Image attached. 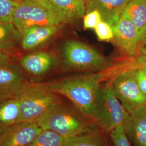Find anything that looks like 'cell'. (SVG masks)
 <instances>
[{
    "mask_svg": "<svg viewBox=\"0 0 146 146\" xmlns=\"http://www.w3.org/2000/svg\"><path fill=\"white\" fill-rule=\"evenodd\" d=\"M13 23L21 35L31 27L62 26L69 22L49 0H23L16 8Z\"/></svg>",
    "mask_w": 146,
    "mask_h": 146,
    "instance_id": "3957f363",
    "label": "cell"
},
{
    "mask_svg": "<svg viewBox=\"0 0 146 146\" xmlns=\"http://www.w3.org/2000/svg\"><path fill=\"white\" fill-rule=\"evenodd\" d=\"M22 68L13 62L0 66V102L17 98L29 84Z\"/></svg>",
    "mask_w": 146,
    "mask_h": 146,
    "instance_id": "ba28073f",
    "label": "cell"
},
{
    "mask_svg": "<svg viewBox=\"0 0 146 146\" xmlns=\"http://www.w3.org/2000/svg\"><path fill=\"white\" fill-rule=\"evenodd\" d=\"M69 22L84 17L86 13L87 0H49Z\"/></svg>",
    "mask_w": 146,
    "mask_h": 146,
    "instance_id": "2e32d148",
    "label": "cell"
},
{
    "mask_svg": "<svg viewBox=\"0 0 146 146\" xmlns=\"http://www.w3.org/2000/svg\"><path fill=\"white\" fill-rule=\"evenodd\" d=\"M121 17L129 20L139 32L146 25V0H130Z\"/></svg>",
    "mask_w": 146,
    "mask_h": 146,
    "instance_id": "9a60e30c",
    "label": "cell"
},
{
    "mask_svg": "<svg viewBox=\"0 0 146 146\" xmlns=\"http://www.w3.org/2000/svg\"><path fill=\"white\" fill-rule=\"evenodd\" d=\"M139 52H146V25L138 32Z\"/></svg>",
    "mask_w": 146,
    "mask_h": 146,
    "instance_id": "4316f807",
    "label": "cell"
},
{
    "mask_svg": "<svg viewBox=\"0 0 146 146\" xmlns=\"http://www.w3.org/2000/svg\"><path fill=\"white\" fill-rule=\"evenodd\" d=\"M113 41L120 51L131 58L139 52L138 32L134 25L129 20L121 17L113 26Z\"/></svg>",
    "mask_w": 146,
    "mask_h": 146,
    "instance_id": "9c48e42d",
    "label": "cell"
},
{
    "mask_svg": "<svg viewBox=\"0 0 146 146\" xmlns=\"http://www.w3.org/2000/svg\"><path fill=\"white\" fill-rule=\"evenodd\" d=\"M130 0H87L86 13L96 10L102 21L113 27L119 21L125 5Z\"/></svg>",
    "mask_w": 146,
    "mask_h": 146,
    "instance_id": "7c38bea8",
    "label": "cell"
},
{
    "mask_svg": "<svg viewBox=\"0 0 146 146\" xmlns=\"http://www.w3.org/2000/svg\"><path fill=\"white\" fill-rule=\"evenodd\" d=\"M131 60L123 65L121 72L136 69L146 68V52L139 53Z\"/></svg>",
    "mask_w": 146,
    "mask_h": 146,
    "instance_id": "cb8c5ba5",
    "label": "cell"
},
{
    "mask_svg": "<svg viewBox=\"0 0 146 146\" xmlns=\"http://www.w3.org/2000/svg\"><path fill=\"white\" fill-rule=\"evenodd\" d=\"M8 127V126L0 125V137H1V136L2 135V134L4 133V132L5 131Z\"/></svg>",
    "mask_w": 146,
    "mask_h": 146,
    "instance_id": "f1b7e54d",
    "label": "cell"
},
{
    "mask_svg": "<svg viewBox=\"0 0 146 146\" xmlns=\"http://www.w3.org/2000/svg\"><path fill=\"white\" fill-rule=\"evenodd\" d=\"M115 95L128 113L146 106V96L141 92L131 70L117 73L111 83Z\"/></svg>",
    "mask_w": 146,
    "mask_h": 146,
    "instance_id": "52a82bcc",
    "label": "cell"
},
{
    "mask_svg": "<svg viewBox=\"0 0 146 146\" xmlns=\"http://www.w3.org/2000/svg\"><path fill=\"white\" fill-rule=\"evenodd\" d=\"M20 106L17 98L0 102V125L11 126L19 122Z\"/></svg>",
    "mask_w": 146,
    "mask_h": 146,
    "instance_id": "ac0fdd59",
    "label": "cell"
},
{
    "mask_svg": "<svg viewBox=\"0 0 146 146\" xmlns=\"http://www.w3.org/2000/svg\"><path fill=\"white\" fill-rule=\"evenodd\" d=\"M99 12L96 10L86 13L84 16V29H93L102 21Z\"/></svg>",
    "mask_w": 146,
    "mask_h": 146,
    "instance_id": "d4e9b609",
    "label": "cell"
},
{
    "mask_svg": "<svg viewBox=\"0 0 146 146\" xmlns=\"http://www.w3.org/2000/svg\"><path fill=\"white\" fill-rule=\"evenodd\" d=\"M66 140L54 131L43 129L27 146H63Z\"/></svg>",
    "mask_w": 146,
    "mask_h": 146,
    "instance_id": "ffe728a7",
    "label": "cell"
},
{
    "mask_svg": "<svg viewBox=\"0 0 146 146\" xmlns=\"http://www.w3.org/2000/svg\"><path fill=\"white\" fill-rule=\"evenodd\" d=\"M141 69L142 70L143 72L145 74V76H146V68H143V69Z\"/></svg>",
    "mask_w": 146,
    "mask_h": 146,
    "instance_id": "f546056e",
    "label": "cell"
},
{
    "mask_svg": "<svg viewBox=\"0 0 146 146\" xmlns=\"http://www.w3.org/2000/svg\"><path fill=\"white\" fill-rule=\"evenodd\" d=\"M17 98L20 106L19 122H36L50 108L61 101L58 95L43 83H29Z\"/></svg>",
    "mask_w": 146,
    "mask_h": 146,
    "instance_id": "5b68a950",
    "label": "cell"
},
{
    "mask_svg": "<svg viewBox=\"0 0 146 146\" xmlns=\"http://www.w3.org/2000/svg\"><path fill=\"white\" fill-rule=\"evenodd\" d=\"M11 62H12V58L7 53L0 50V66Z\"/></svg>",
    "mask_w": 146,
    "mask_h": 146,
    "instance_id": "83f0119b",
    "label": "cell"
},
{
    "mask_svg": "<svg viewBox=\"0 0 146 146\" xmlns=\"http://www.w3.org/2000/svg\"><path fill=\"white\" fill-rule=\"evenodd\" d=\"M128 115L110 84L100 87L90 118L101 131L110 133L123 125Z\"/></svg>",
    "mask_w": 146,
    "mask_h": 146,
    "instance_id": "277c9868",
    "label": "cell"
},
{
    "mask_svg": "<svg viewBox=\"0 0 146 146\" xmlns=\"http://www.w3.org/2000/svg\"><path fill=\"white\" fill-rule=\"evenodd\" d=\"M13 1H15V2H19V3H20V2H22V1H23V0H13Z\"/></svg>",
    "mask_w": 146,
    "mask_h": 146,
    "instance_id": "4dcf8cb0",
    "label": "cell"
},
{
    "mask_svg": "<svg viewBox=\"0 0 146 146\" xmlns=\"http://www.w3.org/2000/svg\"><path fill=\"white\" fill-rule=\"evenodd\" d=\"M36 122H19L9 126L0 137V146H27L42 131Z\"/></svg>",
    "mask_w": 146,
    "mask_h": 146,
    "instance_id": "30bf717a",
    "label": "cell"
},
{
    "mask_svg": "<svg viewBox=\"0 0 146 146\" xmlns=\"http://www.w3.org/2000/svg\"><path fill=\"white\" fill-rule=\"evenodd\" d=\"M20 40L21 35L13 22L0 21V50L6 52L14 49Z\"/></svg>",
    "mask_w": 146,
    "mask_h": 146,
    "instance_id": "e0dca14e",
    "label": "cell"
},
{
    "mask_svg": "<svg viewBox=\"0 0 146 146\" xmlns=\"http://www.w3.org/2000/svg\"><path fill=\"white\" fill-rule=\"evenodd\" d=\"M104 77L102 73H88L43 84L49 90L66 98L81 112L90 117Z\"/></svg>",
    "mask_w": 146,
    "mask_h": 146,
    "instance_id": "6da1fadb",
    "label": "cell"
},
{
    "mask_svg": "<svg viewBox=\"0 0 146 146\" xmlns=\"http://www.w3.org/2000/svg\"><path fill=\"white\" fill-rule=\"evenodd\" d=\"M64 62L68 68L78 71L99 72L109 66L108 60L93 47L75 40L65 42Z\"/></svg>",
    "mask_w": 146,
    "mask_h": 146,
    "instance_id": "8992f818",
    "label": "cell"
},
{
    "mask_svg": "<svg viewBox=\"0 0 146 146\" xmlns=\"http://www.w3.org/2000/svg\"><path fill=\"white\" fill-rule=\"evenodd\" d=\"M132 146H146V106L129 113L123 125Z\"/></svg>",
    "mask_w": 146,
    "mask_h": 146,
    "instance_id": "8fae6325",
    "label": "cell"
},
{
    "mask_svg": "<svg viewBox=\"0 0 146 146\" xmlns=\"http://www.w3.org/2000/svg\"><path fill=\"white\" fill-rule=\"evenodd\" d=\"M19 2L13 0H0V21L13 22V16Z\"/></svg>",
    "mask_w": 146,
    "mask_h": 146,
    "instance_id": "44dd1931",
    "label": "cell"
},
{
    "mask_svg": "<svg viewBox=\"0 0 146 146\" xmlns=\"http://www.w3.org/2000/svg\"><path fill=\"white\" fill-rule=\"evenodd\" d=\"M61 27L62 26L31 27L21 34V46L25 50L36 48L54 36Z\"/></svg>",
    "mask_w": 146,
    "mask_h": 146,
    "instance_id": "4fadbf2b",
    "label": "cell"
},
{
    "mask_svg": "<svg viewBox=\"0 0 146 146\" xmlns=\"http://www.w3.org/2000/svg\"><path fill=\"white\" fill-rule=\"evenodd\" d=\"M55 63V58L50 52H37L21 58L20 64L23 69L34 76L47 73Z\"/></svg>",
    "mask_w": 146,
    "mask_h": 146,
    "instance_id": "5bb4252c",
    "label": "cell"
},
{
    "mask_svg": "<svg viewBox=\"0 0 146 146\" xmlns=\"http://www.w3.org/2000/svg\"><path fill=\"white\" fill-rule=\"evenodd\" d=\"M133 74L141 92L146 96V76L141 69L129 70Z\"/></svg>",
    "mask_w": 146,
    "mask_h": 146,
    "instance_id": "484cf974",
    "label": "cell"
},
{
    "mask_svg": "<svg viewBox=\"0 0 146 146\" xmlns=\"http://www.w3.org/2000/svg\"><path fill=\"white\" fill-rule=\"evenodd\" d=\"M114 146H132L125 134L123 125H121L110 133Z\"/></svg>",
    "mask_w": 146,
    "mask_h": 146,
    "instance_id": "603a6c76",
    "label": "cell"
},
{
    "mask_svg": "<svg viewBox=\"0 0 146 146\" xmlns=\"http://www.w3.org/2000/svg\"><path fill=\"white\" fill-rule=\"evenodd\" d=\"M96 35L101 41H112L114 37L113 27L105 21H102L94 29Z\"/></svg>",
    "mask_w": 146,
    "mask_h": 146,
    "instance_id": "7402d4cb",
    "label": "cell"
},
{
    "mask_svg": "<svg viewBox=\"0 0 146 146\" xmlns=\"http://www.w3.org/2000/svg\"><path fill=\"white\" fill-rule=\"evenodd\" d=\"M63 146H106L100 131L66 139Z\"/></svg>",
    "mask_w": 146,
    "mask_h": 146,
    "instance_id": "d6986e66",
    "label": "cell"
},
{
    "mask_svg": "<svg viewBox=\"0 0 146 146\" xmlns=\"http://www.w3.org/2000/svg\"><path fill=\"white\" fill-rule=\"evenodd\" d=\"M43 130L52 131L66 139L100 130L93 120L72 104H54L36 122Z\"/></svg>",
    "mask_w": 146,
    "mask_h": 146,
    "instance_id": "7a4b0ae2",
    "label": "cell"
}]
</instances>
